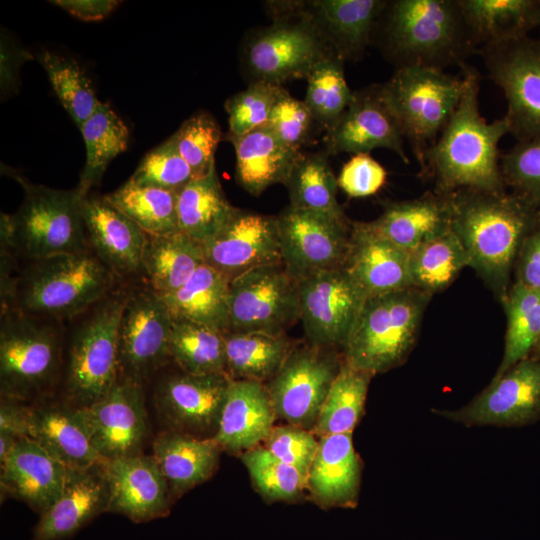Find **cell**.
<instances>
[{
    "mask_svg": "<svg viewBox=\"0 0 540 540\" xmlns=\"http://www.w3.org/2000/svg\"><path fill=\"white\" fill-rule=\"evenodd\" d=\"M462 96L445 128L425 156L421 171L434 179L435 190L453 193L462 189L499 192L506 190L499 142L510 133L505 116L488 122L479 107L480 76L466 63Z\"/></svg>",
    "mask_w": 540,
    "mask_h": 540,
    "instance_id": "cell-2",
    "label": "cell"
},
{
    "mask_svg": "<svg viewBox=\"0 0 540 540\" xmlns=\"http://www.w3.org/2000/svg\"><path fill=\"white\" fill-rule=\"evenodd\" d=\"M252 482L268 501H293L307 487L306 478L294 467L275 457L264 446L242 454Z\"/></svg>",
    "mask_w": 540,
    "mask_h": 540,
    "instance_id": "cell-48",
    "label": "cell"
},
{
    "mask_svg": "<svg viewBox=\"0 0 540 540\" xmlns=\"http://www.w3.org/2000/svg\"><path fill=\"white\" fill-rule=\"evenodd\" d=\"M469 266V257L452 230L409 252L412 287L430 295L445 290Z\"/></svg>",
    "mask_w": 540,
    "mask_h": 540,
    "instance_id": "cell-44",
    "label": "cell"
},
{
    "mask_svg": "<svg viewBox=\"0 0 540 540\" xmlns=\"http://www.w3.org/2000/svg\"><path fill=\"white\" fill-rule=\"evenodd\" d=\"M298 320V284L282 262L230 280L228 332L285 334Z\"/></svg>",
    "mask_w": 540,
    "mask_h": 540,
    "instance_id": "cell-13",
    "label": "cell"
},
{
    "mask_svg": "<svg viewBox=\"0 0 540 540\" xmlns=\"http://www.w3.org/2000/svg\"><path fill=\"white\" fill-rule=\"evenodd\" d=\"M528 357L540 359V338L538 339L536 345L534 346Z\"/></svg>",
    "mask_w": 540,
    "mask_h": 540,
    "instance_id": "cell-60",
    "label": "cell"
},
{
    "mask_svg": "<svg viewBox=\"0 0 540 540\" xmlns=\"http://www.w3.org/2000/svg\"><path fill=\"white\" fill-rule=\"evenodd\" d=\"M381 85L382 96L408 140L421 171L425 156L449 121L464 90V78L432 67L396 69Z\"/></svg>",
    "mask_w": 540,
    "mask_h": 540,
    "instance_id": "cell-9",
    "label": "cell"
},
{
    "mask_svg": "<svg viewBox=\"0 0 540 540\" xmlns=\"http://www.w3.org/2000/svg\"><path fill=\"white\" fill-rule=\"evenodd\" d=\"M194 179L190 166L177 151L172 137L147 153L129 178L138 186L173 192H178Z\"/></svg>",
    "mask_w": 540,
    "mask_h": 540,
    "instance_id": "cell-51",
    "label": "cell"
},
{
    "mask_svg": "<svg viewBox=\"0 0 540 540\" xmlns=\"http://www.w3.org/2000/svg\"><path fill=\"white\" fill-rule=\"evenodd\" d=\"M431 297L415 287L368 297L341 350L343 360L373 376L402 365Z\"/></svg>",
    "mask_w": 540,
    "mask_h": 540,
    "instance_id": "cell-6",
    "label": "cell"
},
{
    "mask_svg": "<svg viewBox=\"0 0 540 540\" xmlns=\"http://www.w3.org/2000/svg\"><path fill=\"white\" fill-rule=\"evenodd\" d=\"M30 53L16 47L1 42V91L7 93L16 86L17 69L21 63L27 59H32Z\"/></svg>",
    "mask_w": 540,
    "mask_h": 540,
    "instance_id": "cell-59",
    "label": "cell"
},
{
    "mask_svg": "<svg viewBox=\"0 0 540 540\" xmlns=\"http://www.w3.org/2000/svg\"><path fill=\"white\" fill-rule=\"evenodd\" d=\"M205 264L202 243L183 232L165 236L148 235L143 272L148 285L161 296L183 286Z\"/></svg>",
    "mask_w": 540,
    "mask_h": 540,
    "instance_id": "cell-36",
    "label": "cell"
},
{
    "mask_svg": "<svg viewBox=\"0 0 540 540\" xmlns=\"http://www.w3.org/2000/svg\"><path fill=\"white\" fill-rule=\"evenodd\" d=\"M225 138L235 149L236 179L253 196L283 184L300 153L283 144L267 125L240 136L226 134Z\"/></svg>",
    "mask_w": 540,
    "mask_h": 540,
    "instance_id": "cell-33",
    "label": "cell"
},
{
    "mask_svg": "<svg viewBox=\"0 0 540 540\" xmlns=\"http://www.w3.org/2000/svg\"><path fill=\"white\" fill-rule=\"evenodd\" d=\"M79 129L86 147V161L76 190L84 199L99 184L109 163L126 151L129 130L109 104L102 102Z\"/></svg>",
    "mask_w": 540,
    "mask_h": 540,
    "instance_id": "cell-39",
    "label": "cell"
},
{
    "mask_svg": "<svg viewBox=\"0 0 540 540\" xmlns=\"http://www.w3.org/2000/svg\"><path fill=\"white\" fill-rule=\"evenodd\" d=\"M506 187L540 208V139L517 141L500 157Z\"/></svg>",
    "mask_w": 540,
    "mask_h": 540,
    "instance_id": "cell-52",
    "label": "cell"
},
{
    "mask_svg": "<svg viewBox=\"0 0 540 540\" xmlns=\"http://www.w3.org/2000/svg\"><path fill=\"white\" fill-rule=\"evenodd\" d=\"M344 59L333 52L317 63L307 76L305 104L314 120L330 131L353 99L345 79Z\"/></svg>",
    "mask_w": 540,
    "mask_h": 540,
    "instance_id": "cell-46",
    "label": "cell"
},
{
    "mask_svg": "<svg viewBox=\"0 0 540 540\" xmlns=\"http://www.w3.org/2000/svg\"><path fill=\"white\" fill-rule=\"evenodd\" d=\"M361 481V461L352 433L322 436L307 476V487L323 507H354Z\"/></svg>",
    "mask_w": 540,
    "mask_h": 540,
    "instance_id": "cell-29",
    "label": "cell"
},
{
    "mask_svg": "<svg viewBox=\"0 0 540 540\" xmlns=\"http://www.w3.org/2000/svg\"><path fill=\"white\" fill-rule=\"evenodd\" d=\"M386 177L387 172L379 162L369 153H360L344 164L337 183L348 196L362 198L377 193L385 184Z\"/></svg>",
    "mask_w": 540,
    "mask_h": 540,
    "instance_id": "cell-55",
    "label": "cell"
},
{
    "mask_svg": "<svg viewBox=\"0 0 540 540\" xmlns=\"http://www.w3.org/2000/svg\"><path fill=\"white\" fill-rule=\"evenodd\" d=\"M67 468L104 462L91 441L79 408L60 403L30 406V436Z\"/></svg>",
    "mask_w": 540,
    "mask_h": 540,
    "instance_id": "cell-30",
    "label": "cell"
},
{
    "mask_svg": "<svg viewBox=\"0 0 540 540\" xmlns=\"http://www.w3.org/2000/svg\"><path fill=\"white\" fill-rule=\"evenodd\" d=\"M52 3L84 21L102 20L118 4L113 0H56Z\"/></svg>",
    "mask_w": 540,
    "mask_h": 540,
    "instance_id": "cell-58",
    "label": "cell"
},
{
    "mask_svg": "<svg viewBox=\"0 0 540 540\" xmlns=\"http://www.w3.org/2000/svg\"><path fill=\"white\" fill-rule=\"evenodd\" d=\"M37 60L60 103L80 128L101 103L85 70L74 59L47 50L37 55Z\"/></svg>",
    "mask_w": 540,
    "mask_h": 540,
    "instance_id": "cell-47",
    "label": "cell"
},
{
    "mask_svg": "<svg viewBox=\"0 0 540 540\" xmlns=\"http://www.w3.org/2000/svg\"><path fill=\"white\" fill-rule=\"evenodd\" d=\"M451 194V230L470 266L502 303L526 236L540 223V208L522 196L462 189Z\"/></svg>",
    "mask_w": 540,
    "mask_h": 540,
    "instance_id": "cell-1",
    "label": "cell"
},
{
    "mask_svg": "<svg viewBox=\"0 0 540 540\" xmlns=\"http://www.w3.org/2000/svg\"><path fill=\"white\" fill-rule=\"evenodd\" d=\"M477 53L504 93L510 133L517 141L540 139V38L489 44Z\"/></svg>",
    "mask_w": 540,
    "mask_h": 540,
    "instance_id": "cell-11",
    "label": "cell"
},
{
    "mask_svg": "<svg viewBox=\"0 0 540 540\" xmlns=\"http://www.w3.org/2000/svg\"><path fill=\"white\" fill-rule=\"evenodd\" d=\"M383 48L398 68H460L478 52L458 0H394L382 12Z\"/></svg>",
    "mask_w": 540,
    "mask_h": 540,
    "instance_id": "cell-3",
    "label": "cell"
},
{
    "mask_svg": "<svg viewBox=\"0 0 540 540\" xmlns=\"http://www.w3.org/2000/svg\"><path fill=\"white\" fill-rule=\"evenodd\" d=\"M285 89L281 85L254 81L225 103L228 114L227 135L240 136L267 124L276 101Z\"/></svg>",
    "mask_w": 540,
    "mask_h": 540,
    "instance_id": "cell-50",
    "label": "cell"
},
{
    "mask_svg": "<svg viewBox=\"0 0 540 540\" xmlns=\"http://www.w3.org/2000/svg\"><path fill=\"white\" fill-rule=\"evenodd\" d=\"M127 290L113 289L79 315L69 339L64 391L67 403L86 408L119 379V323Z\"/></svg>",
    "mask_w": 540,
    "mask_h": 540,
    "instance_id": "cell-7",
    "label": "cell"
},
{
    "mask_svg": "<svg viewBox=\"0 0 540 540\" xmlns=\"http://www.w3.org/2000/svg\"><path fill=\"white\" fill-rule=\"evenodd\" d=\"M232 379L225 373L170 374L155 389V406L170 428L198 438H212Z\"/></svg>",
    "mask_w": 540,
    "mask_h": 540,
    "instance_id": "cell-18",
    "label": "cell"
},
{
    "mask_svg": "<svg viewBox=\"0 0 540 540\" xmlns=\"http://www.w3.org/2000/svg\"><path fill=\"white\" fill-rule=\"evenodd\" d=\"M327 155L300 152L283 184L291 206L347 220L337 200V178Z\"/></svg>",
    "mask_w": 540,
    "mask_h": 540,
    "instance_id": "cell-40",
    "label": "cell"
},
{
    "mask_svg": "<svg viewBox=\"0 0 540 540\" xmlns=\"http://www.w3.org/2000/svg\"><path fill=\"white\" fill-rule=\"evenodd\" d=\"M465 427H523L540 421V359L527 357L458 409L431 410Z\"/></svg>",
    "mask_w": 540,
    "mask_h": 540,
    "instance_id": "cell-15",
    "label": "cell"
},
{
    "mask_svg": "<svg viewBox=\"0 0 540 540\" xmlns=\"http://www.w3.org/2000/svg\"><path fill=\"white\" fill-rule=\"evenodd\" d=\"M224 338L226 374L232 380L267 383L294 347L286 334L227 332Z\"/></svg>",
    "mask_w": 540,
    "mask_h": 540,
    "instance_id": "cell-37",
    "label": "cell"
},
{
    "mask_svg": "<svg viewBox=\"0 0 540 540\" xmlns=\"http://www.w3.org/2000/svg\"><path fill=\"white\" fill-rule=\"evenodd\" d=\"M275 418L264 383L232 380L212 438L223 450L246 452L265 441L274 427Z\"/></svg>",
    "mask_w": 540,
    "mask_h": 540,
    "instance_id": "cell-27",
    "label": "cell"
},
{
    "mask_svg": "<svg viewBox=\"0 0 540 540\" xmlns=\"http://www.w3.org/2000/svg\"><path fill=\"white\" fill-rule=\"evenodd\" d=\"M82 216L90 249L116 278L143 271L148 235L103 197L87 196Z\"/></svg>",
    "mask_w": 540,
    "mask_h": 540,
    "instance_id": "cell-23",
    "label": "cell"
},
{
    "mask_svg": "<svg viewBox=\"0 0 540 540\" xmlns=\"http://www.w3.org/2000/svg\"><path fill=\"white\" fill-rule=\"evenodd\" d=\"M104 198L147 235L165 236L179 232L177 192L138 186L128 180Z\"/></svg>",
    "mask_w": 540,
    "mask_h": 540,
    "instance_id": "cell-43",
    "label": "cell"
},
{
    "mask_svg": "<svg viewBox=\"0 0 540 540\" xmlns=\"http://www.w3.org/2000/svg\"><path fill=\"white\" fill-rule=\"evenodd\" d=\"M15 308L57 321L75 319L114 288L116 277L92 250L28 260Z\"/></svg>",
    "mask_w": 540,
    "mask_h": 540,
    "instance_id": "cell-4",
    "label": "cell"
},
{
    "mask_svg": "<svg viewBox=\"0 0 540 540\" xmlns=\"http://www.w3.org/2000/svg\"><path fill=\"white\" fill-rule=\"evenodd\" d=\"M458 4L478 50L526 37L540 25V0H458Z\"/></svg>",
    "mask_w": 540,
    "mask_h": 540,
    "instance_id": "cell-34",
    "label": "cell"
},
{
    "mask_svg": "<svg viewBox=\"0 0 540 540\" xmlns=\"http://www.w3.org/2000/svg\"><path fill=\"white\" fill-rule=\"evenodd\" d=\"M502 304L507 328L503 357L493 378L527 358L540 338V290L512 282Z\"/></svg>",
    "mask_w": 540,
    "mask_h": 540,
    "instance_id": "cell-45",
    "label": "cell"
},
{
    "mask_svg": "<svg viewBox=\"0 0 540 540\" xmlns=\"http://www.w3.org/2000/svg\"><path fill=\"white\" fill-rule=\"evenodd\" d=\"M343 269L367 298L412 287L409 252L382 236L369 222H351Z\"/></svg>",
    "mask_w": 540,
    "mask_h": 540,
    "instance_id": "cell-24",
    "label": "cell"
},
{
    "mask_svg": "<svg viewBox=\"0 0 540 540\" xmlns=\"http://www.w3.org/2000/svg\"><path fill=\"white\" fill-rule=\"evenodd\" d=\"M152 450L173 497L208 480L218 466L222 449L213 438L168 430L154 439Z\"/></svg>",
    "mask_w": 540,
    "mask_h": 540,
    "instance_id": "cell-32",
    "label": "cell"
},
{
    "mask_svg": "<svg viewBox=\"0 0 540 540\" xmlns=\"http://www.w3.org/2000/svg\"><path fill=\"white\" fill-rule=\"evenodd\" d=\"M513 273L514 283L540 290V223L524 239Z\"/></svg>",
    "mask_w": 540,
    "mask_h": 540,
    "instance_id": "cell-57",
    "label": "cell"
},
{
    "mask_svg": "<svg viewBox=\"0 0 540 540\" xmlns=\"http://www.w3.org/2000/svg\"><path fill=\"white\" fill-rule=\"evenodd\" d=\"M79 410L104 461L140 453L148 432L142 384L119 378L106 397Z\"/></svg>",
    "mask_w": 540,
    "mask_h": 540,
    "instance_id": "cell-19",
    "label": "cell"
},
{
    "mask_svg": "<svg viewBox=\"0 0 540 540\" xmlns=\"http://www.w3.org/2000/svg\"><path fill=\"white\" fill-rule=\"evenodd\" d=\"M202 246L205 263L229 280L282 262L277 217L239 208Z\"/></svg>",
    "mask_w": 540,
    "mask_h": 540,
    "instance_id": "cell-20",
    "label": "cell"
},
{
    "mask_svg": "<svg viewBox=\"0 0 540 540\" xmlns=\"http://www.w3.org/2000/svg\"><path fill=\"white\" fill-rule=\"evenodd\" d=\"M372 377L343 360L312 431L320 437L352 433L364 413Z\"/></svg>",
    "mask_w": 540,
    "mask_h": 540,
    "instance_id": "cell-42",
    "label": "cell"
},
{
    "mask_svg": "<svg viewBox=\"0 0 540 540\" xmlns=\"http://www.w3.org/2000/svg\"><path fill=\"white\" fill-rule=\"evenodd\" d=\"M388 1L316 0L309 2L316 26L343 59L357 58L370 43Z\"/></svg>",
    "mask_w": 540,
    "mask_h": 540,
    "instance_id": "cell-31",
    "label": "cell"
},
{
    "mask_svg": "<svg viewBox=\"0 0 540 540\" xmlns=\"http://www.w3.org/2000/svg\"><path fill=\"white\" fill-rule=\"evenodd\" d=\"M451 194L429 191L402 201L389 202L370 225L382 236L410 252L451 230Z\"/></svg>",
    "mask_w": 540,
    "mask_h": 540,
    "instance_id": "cell-28",
    "label": "cell"
},
{
    "mask_svg": "<svg viewBox=\"0 0 540 540\" xmlns=\"http://www.w3.org/2000/svg\"><path fill=\"white\" fill-rule=\"evenodd\" d=\"M316 122L304 101L284 90L272 108L267 126L290 149L300 152Z\"/></svg>",
    "mask_w": 540,
    "mask_h": 540,
    "instance_id": "cell-53",
    "label": "cell"
},
{
    "mask_svg": "<svg viewBox=\"0 0 540 540\" xmlns=\"http://www.w3.org/2000/svg\"><path fill=\"white\" fill-rule=\"evenodd\" d=\"M402 129L385 102L381 85L354 91L353 99L335 126L327 132V154L369 153L384 148L408 163Z\"/></svg>",
    "mask_w": 540,
    "mask_h": 540,
    "instance_id": "cell-21",
    "label": "cell"
},
{
    "mask_svg": "<svg viewBox=\"0 0 540 540\" xmlns=\"http://www.w3.org/2000/svg\"><path fill=\"white\" fill-rule=\"evenodd\" d=\"M171 137L195 179L205 177L215 170V152L222 139V132L211 114L201 111L192 115Z\"/></svg>",
    "mask_w": 540,
    "mask_h": 540,
    "instance_id": "cell-49",
    "label": "cell"
},
{
    "mask_svg": "<svg viewBox=\"0 0 540 540\" xmlns=\"http://www.w3.org/2000/svg\"><path fill=\"white\" fill-rule=\"evenodd\" d=\"M30 436V406L24 402L1 398L0 463H3L17 442Z\"/></svg>",
    "mask_w": 540,
    "mask_h": 540,
    "instance_id": "cell-56",
    "label": "cell"
},
{
    "mask_svg": "<svg viewBox=\"0 0 540 540\" xmlns=\"http://www.w3.org/2000/svg\"><path fill=\"white\" fill-rule=\"evenodd\" d=\"M109 489L103 462L67 468L57 500L40 515L31 540H65L106 512Z\"/></svg>",
    "mask_w": 540,
    "mask_h": 540,
    "instance_id": "cell-25",
    "label": "cell"
},
{
    "mask_svg": "<svg viewBox=\"0 0 540 540\" xmlns=\"http://www.w3.org/2000/svg\"><path fill=\"white\" fill-rule=\"evenodd\" d=\"M61 321L25 313L17 308L1 312V398L21 402L44 394L61 367Z\"/></svg>",
    "mask_w": 540,
    "mask_h": 540,
    "instance_id": "cell-8",
    "label": "cell"
},
{
    "mask_svg": "<svg viewBox=\"0 0 540 540\" xmlns=\"http://www.w3.org/2000/svg\"><path fill=\"white\" fill-rule=\"evenodd\" d=\"M264 442V447L275 457L294 467L307 480L319 443L311 430L291 424L274 426Z\"/></svg>",
    "mask_w": 540,
    "mask_h": 540,
    "instance_id": "cell-54",
    "label": "cell"
},
{
    "mask_svg": "<svg viewBox=\"0 0 540 540\" xmlns=\"http://www.w3.org/2000/svg\"><path fill=\"white\" fill-rule=\"evenodd\" d=\"M274 13V23L249 39L245 54L255 81L282 86L307 78L317 63L335 51L301 4H278Z\"/></svg>",
    "mask_w": 540,
    "mask_h": 540,
    "instance_id": "cell-10",
    "label": "cell"
},
{
    "mask_svg": "<svg viewBox=\"0 0 540 540\" xmlns=\"http://www.w3.org/2000/svg\"><path fill=\"white\" fill-rule=\"evenodd\" d=\"M538 28L540 29V25H539V27H538ZM539 38H540V37H539Z\"/></svg>",
    "mask_w": 540,
    "mask_h": 540,
    "instance_id": "cell-61",
    "label": "cell"
},
{
    "mask_svg": "<svg viewBox=\"0 0 540 540\" xmlns=\"http://www.w3.org/2000/svg\"><path fill=\"white\" fill-rule=\"evenodd\" d=\"M172 315L148 284L127 290L119 323V378L144 384L170 357Z\"/></svg>",
    "mask_w": 540,
    "mask_h": 540,
    "instance_id": "cell-14",
    "label": "cell"
},
{
    "mask_svg": "<svg viewBox=\"0 0 540 540\" xmlns=\"http://www.w3.org/2000/svg\"><path fill=\"white\" fill-rule=\"evenodd\" d=\"M109 489L106 512L143 523L170 512L172 494L154 457L136 454L103 462Z\"/></svg>",
    "mask_w": 540,
    "mask_h": 540,
    "instance_id": "cell-22",
    "label": "cell"
},
{
    "mask_svg": "<svg viewBox=\"0 0 540 540\" xmlns=\"http://www.w3.org/2000/svg\"><path fill=\"white\" fill-rule=\"evenodd\" d=\"M235 209L225 197L216 169L177 192L179 231L200 243L222 228Z\"/></svg>",
    "mask_w": 540,
    "mask_h": 540,
    "instance_id": "cell-38",
    "label": "cell"
},
{
    "mask_svg": "<svg viewBox=\"0 0 540 540\" xmlns=\"http://www.w3.org/2000/svg\"><path fill=\"white\" fill-rule=\"evenodd\" d=\"M172 319L170 357L180 370L195 375L226 374L224 333L190 320Z\"/></svg>",
    "mask_w": 540,
    "mask_h": 540,
    "instance_id": "cell-41",
    "label": "cell"
},
{
    "mask_svg": "<svg viewBox=\"0 0 540 540\" xmlns=\"http://www.w3.org/2000/svg\"><path fill=\"white\" fill-rule=\"evenodd\" d=\"M297 284L307 342L342 350L367 299L364 292L343 268L311 274Z\"/></svg>",
    "mask_w": 540,
    "mask_h": 540,
    "instance_id": "cell-17",
    "label": "cell"
},
{
    "mask_svg": "<svg viewBox=\"0 0 540 540\" xmlns=\"http://www.w3.org/2000/svg\"><path fill=\"white\" fill-rule=\"evenodd\" d=\"M342 362L337 349L308 342L294 345L279 371L265 383L276 417L312 431Z\"/></svg>",
    "mask_w": 540,
    "mask_h": 540,
    "instance_id": "cell-12",
    "label": "cell"
},
{
    "mask_svg": "<svg viewBox=\"0 0 540 540\" xmlns=\"http://www.w3.org/2000/svg\"><path fill=\"white\" fill-rule=\"evenodd\" d=\"M24 190L14 214H1V245L27 260L91 250L82 201L76 188L59 190L33 184L10 169Z\"/></svg>",
    "mask_w": 540,
    "mask_h": 540,
    "instance_id": "cell-5",
    "label": "cell"
},
{
    "mask_svg": "<svg viewBox=\"0 0 540 540\" xmlns=\"http://www.w3.org/2000/svg\"><path fill=\"white\" fill-rule=\"evenodd\" d=\"M230 280L207 265L200 266L176 291L163 296L173 318L228 332Z\"/></svg>",
    "mask_w": 540,
    "mask_h": 540,
    "instance_id": "cell-35",
    "label": "cell"
},
{
    "mask_svg": "<svg viewBox=\"0 0 540 540\" xmlns=\"http://www.w3.org/2000/svg\"><path fill=\"white\" fill-rule=\"evenodd\" d=\"M0 465L2 498L21 500L40 515L62 492L67 467L31 438L19 440Z\"/></svg>",
    "mask_w": 540,
    "mask_h": 540,
    "instance_id": "cell-26",
    "label": "cell"
},
{
    "mask_svg": "<svg viewBox=\"0 0 540 540\" xmlns=\"http://www.w3.org/2000/svg\"><path fill=\"white\" fill-rule=\"evenodd\" d=\"M276 217L282 264L296 281L320 271L343 268L351 221L291 205Z\"/></svg>",
    "mask_w": 540,
    "mask_h": 540,
    "instance_id": "cell-16",
    "label": "cell"
}]
</instances>
